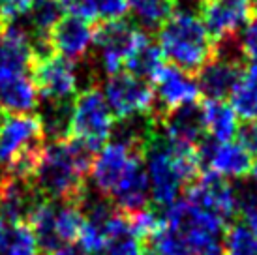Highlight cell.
Listing matches in <instances>:
<instances>
[{
    "instance_id": "6da1fadb",
    "label": "cell",
    "mask_w": 257,
    "mask_h": 255,
    "mask_svg": "<svg viewBox=\"0 0 257 255\" xmlns=\"http://www.w3.org/2000/svg\"><path fill=\"white\" fill-rule=\"evenodd\" d=\"M143 163L150 186V199L162 208L177 203L180 191L201 173L197 150L171 147L160 128H156L154 135L145 145Z\"/></svg>"
},
{
    "instance_id": "8fae6325",
    "label": "cell",
    "mask_w": 257,
    "mask_h": 255,
    "mask_svg": "<svg viewBox=\"0 0 257 255\" xmlns=\"http://www.w3.org/2000/svg\"><path fill=\"white\" fill-rule=\"evenodd\" d=\"M158 128L165 141L180 150H197L205 139V116L203 107L195 103L177 107L158 116Z\"/></svg>"
},
{
    "instance_id": "e575fe53",
    "label": "cell",
    "mask_w": 257,
    "mask_h": 255,
    "mask_svg": "<svg viewBox=\"0 0 257 255\" xmlns=\"http://www.w3.org/2000/svg\"><path fill=\"white\" fill-rule=\"evenodd\" d=\"M4 25V12H2V0H0V27Z\"/></svg>"
},
{
    "instance_id": "74e56055",
    "label": "cell",
    "mask_w": 257,
    "mask_h": 255,
    "mask_svg": "<svg viewBox=\"0 0 257 255\" xmlns=\"http://www.w3.org/2000/svg\"><path fill=\"white\" fill-rule=\"evenodd\" d=\"M0 124H2V114H0Z\"/></svg>"
},
{
    "instance_id": "d6986e66",
    "label": "cell",
    "mask_w": 257,
    "mask_h": 255,
    "mask_svg": "<svg viewBox=\"0 0 257 255\" xmlns=\"http://www.w3.org/2000/svg\"><path fill=\"white\" fill-rule=\"evenodd\" d=\"M109 199L113 201V205L120 212L126 214L137 212V210H143V208L149 206L150 186L143 160H139L128 171V175L122 178V182L114 188V191L111 193Z\"/></svg>"
},
{
    "instance_id": "d6a6232c",
    "label": "cell",
    "mask_w": 257,
    "mask_h": 255,
    "mask_svg": "<svg viewBox=\"0 0 257 255\" xmlns=\"http://www.w3.org/2000/svg\"><path fill=\"white\" fill-rule=\"evenodd\" d=\"M47 255H86L81 246H73V244H68V246H62V248L55 249V251H51Z\"/></svg>"
},
{
    "instance_id": "3957f363",
    "label": "cell",
    "mask_w": 257,
    "mask_h": 255,
    "mask_svg": "<svg viewBox=\"0 0 257 255\" xmlns=\"http://www.w3.org/2000/svg\"><path fill=\"white\" fill-rule=\"evenodd\" d=\"M85 173L73 162L68 143L53 141L45 143L30 182L43 199L51 201H79L85 191Z\"/></svg>"
},
{
    "instance_id": "484cf974",
    "label": "cell",
    "mask_w": 257,
    "mask_h": 255,
    "mask_svg": "<svg viewBox=\"0 0 257 255\" xmlns=\"http://www.w3.org/2000/svg\"><path fill=\"white\" fill-rule=\"evenodd\" d=\"M0 255H40L36 234L29 223H6L0 234Z\"/></svg>"
},
{
    "instance_id": "4316f807",
    "label": "cell",
    "mask_w": 257,
    "mask_h": 255,
    "mask_svg": "<svg viewBox=\"0 0 257 255\" xmlns=\"http://www.w3.org/2000/svg\"><path fill=\"white\" fill-rule=\"evenodd\" d=\"M223 248L227 255H257V238L244 223L236 221L225 229Z\"/></svg>"
},
{
    "instance_id": "ffe728a7",
    "label": "cell",
    "mask_w": 257,
    "mask_h": 255,
    "mask_svg": "<svg viewBox=\"0 0 257 255\" xmlns=\"http://www.w3.org/2000/svg\"><path fill=\"white\" fill-rule=\"evenodd\" d=\"M38 103V120L42 126V134L47 143L66 141L70 137L72 126V103L70 101H55V99H40Z\"/></svg>"
},
{
    "instance_id": "e0dca14e",
    "label": "cell",
    "mask_w": 257,
    "mask_h": 255,
    "mask_svg": "<svg viewBox=\"0 0 257 255\" xmlns=\"http://www.w3.org/2000/svg\"><path fill=\"white\" fill-rule=\"evenodd\" d=\"M34 66V53L29 36L15 21H6L0 27V77L29 73Z\"/></svg>"
},
{
    "instance_id": "8d00e7d4",
    "label": "cell",
    "mask_w": 257,
    "mask_h": 255,
    "mask_svg": "<svg viewBox=\"0 0 257 255\" xmlns=\"http://www.w3.org/2000/svg\"><path fill=\"white\" fill-rule=\"evenodd\" d=\"M143 255H156V253H154V251H150V249L147 248V249H145V253H143Z\"/></svg>"
},
{
    "instance_id": "9a60e30c",
    "label": "cell",
    "mask_w": 257,
    "mask_h": 255,
    "mask_svg": "<svg viewBox=\"0 0 257 255\" xmlns=\"http://www.w3.org/2000/svg\"><path fill=\"white\" fill-rule=\"evenodd\" d=\"M34 184L27 178L2 175L0 180V218L6 223H27L42 201Z\"/></svg>"
},
{
    "instance_id": "836d02e7",
    "label": "cell",
    "mask_w": 257,
    "mask_h": 255,
    "mask_svg": "<svg viewBox=\"0 0 257 255\" xmlns=\"http://www.w3.org/2000/svg\"><path fill=\"white\" fill-rule=\"evenodd\" d=\"M250 175H251V180H253V184L257 186V160L251 163V169H250Z\"/></svg>"
},
{
    "instance_id": "f546056e",
    "label": "cell",
    "mask_w": 257,
    "mask_h": 255,
    "mask_svg": "<svg viewBox=\"0 0 257 255\" xmlns=\"http://www.w3.org/2000/svg\"><path fill=\"white\" fill-rule=\"evenodd\" d=\"M240 42V49L246 58H250L251 62L257 64V15L248 23V29L244 30Z\"/></svg>"
},
{
    "instance_id": "9c48e42d",
    "label": "cell",
    "mask_w": 257,
    "mask_h": 255,
    "mask_svg": "<svg viewBox=\"0 0 257 255\" xmlns=\"http://www.w3.org/2000/svg\"><path fill=\"white\" fill-rule=\"evenodd\" d=\"M32 81L38 88L40 99L70 101L77 96L79 77L77 62L68 60L60 55L36 60L32 66Z\"/></svg>"
},
{
    "instance_id": "603a6c76",
    "label": "cell",
    "mask_w": 257,
    "mask_h": 255,
    "mask_svg": "<svg viewBox=\"0 0 257 255\" xmlns=\"http://www.w3.org/2000/svg\"><path fill=\"white\" fill-rule=\"evenodd\" d=\"M128 12L143 32H152L177 12V0H128Z\"/></svg>"
},
{
    "instance_id": "30bf717a",
    "label": "cell",
    "mask_w": 257,
    "mask_h": 255,
    "mask_svg": "<svg viewBox=\"0 0 257 255\" xmlns=\"http://www.w3.org/2000/svg\"><path fill=\"white\" fill-rule=\"evenodd\" d=\"M139 160H143L141 150L130 149L116 141H109L107 145H103L94 158L92 169H90L96 191L105 197H111L114 188L120 184L122 178L128 175V171Z\"/></svg>"
},
{
    "instance_id": "7c38bea8",
    "label": "cell",
    "mask_w": 257,
    "mask_h": 255,
    "mask_svg": "<svg viewBox=\"0 0 257 255\" xmlns=\"http://www.w3.org/2000/svg\"><path fill=\"white\" fill-rule=\"evenodd\" d=\"M253 0H207L201 6V21L216 42L236 38L251 21Z\"/></svg>"
},
{
    "instance_id": "2e32d148",
    "label": "cell",
    "mask_w": 257,
    "mask_h": 255,
    "mask_svg": "<svg viewBox=\"0 0 257 255\" xmlns=\"http://www.w3.org/2000/svg\"><path fill=\"white\" fill-rule=\"evenodd\" d=\"M51 43L57 55L79 62L88 57V51L94 45L92 23L66 14L51 30Z\"/></svg>"
},
{
    "instance_id": "d590c367",
    "label": "cell",
    "mask_w": 257,
    "mask_h": 255,
    "mask_svg": "<svg viewBox=\"0 0 257 255\" xmlns=\"http://www.w3.org/2000/svg\"><path fill=\"white\" fill-rule=\"evenodd\" d=\"M4 227H6V221L0 218V234H2V231H4Z\"/></svg>"
},
{
    "instance_id": "ba28073f",
    "label": "cell",
    "mask_w": 257,
    "mask_h": 255,
    "mask_svg": "<svg viewBox=\"0 0 257 255\" xmlns=\"http://www.w3.org/2000/svg\"><path fill=\"white\" fill-rule=\"evenodd\" d=\"M186 199L216 216L227 227L231 225L229 221L238 214L233 184H229L227 178L218 177L210 171H201L197 178H193L188 184Z\"/></svg>"
},
{
    "instance_id": "ac0fdd59",
    "label": "cell",
    "mask_w": 257,
    "mask_h": 255,
    "mask_svg": "<svg viewBox=\"0 0 257 255\" xmlns=\"http://www.w3.org/2000/svg\"><path fill=\"white\" fill-rule=\"evenodd\" d=\"M40 94L29 73L0 77V111L6 114H30L38 109Z\"/></svg>"
},
{
    "instance_id": "52a82bcc",
    "label": "cell",
    "mask_w": 257,
    "mask_h": 255,
    "mask_svg": "<svg viewBox=\"0 0 257 255\" xmlns=\"http://www.w3.org/2000/svg\"><path fill=\"white\" fill-rule=\"evenodd\" d=\"M101 92L116 120L136 114H156V96L152 85L134 77L128 71L109 75Z\"/></svg>"
},
{
    "instance_id": "1f68e13d",
    "label": "cell",
    "mask_w": 257,
    "mask_h": 255,
    "mask_svg": "<svg viewBox=\"0 0 257 255\" xmlns=\"http://www.w3.org/2000/svg\"><path fill=\"white\" fill-rule=\"evenodd\" d=\"M242 218H244V225L248 227L251 233H253V236L257 238V205H253L248 210H244Z\"/></svg>"
},
{
    "instance_id": "7402d4cb",
    "label": "cell",
    "mask_w": 257,
    "mask_h": 255,
    "mask_svg": "<svg viewBox=\"0 0 257 255\" xmlns=\"http://www.w3.org/2000/svg\"><path fill=\"white\" fill-rule=\"evenodd\" d=\"M162 66H164L162 51L158 45L150 42L149 34H145V38L137 43V47L132 51V55L124 62V68L128 73H132L134 77L143 79L147 83L154 81L158 71L162 70Z\"/></svg>"
},
{
    "instance_id": "7a4b0ae2",
    "label": "cell",
    "mask_w": 257,
    "mask_h": 255,
    "mask_svg": "<svg viewBox=\"0 0 257 255\" xmlns=\"http://www.w3.org/2000/svg\"><path fill=\"white\" fill-rule=\"evenodd\" d=\"M214 40L201 17L179 10L158 29V47L171 66L188 73H197L214 55Z\"/></svg>"
},
{
    "instance_id": "4dcf8cb0",
    "label": "cell",
    "mask_w": 257,
    "mask_h": 255,
    "mask_svg": "<svg viewBox=\"0 0 257 255\" xmlns=\"http://www.w3.org/2000/svg\"><path fill=\"white\" fill-rule=\"evenodd\" d=\"M238 145L250 152V156H257V118L255 120H246L236 132Z\"/></svg>"
},
{
    "instance_id": "44dd1931",
    "label": "cell",
    "mask_w": 257,
    "mask_h": 255,
    "mask_svg": "<svg viewBox=\"0 0 257 255\" xmlns=\"http://www.w3.org/2000/svg\"><path fill=\"white\" fill-rule=\"evenodd\" d=\"M201 107L205 116V130L210 135V139L216 143L233 141L238 132L236 113L233 111V107L223 99H207Z\"/></svg>"
},
{
    "instance_id": "8992f818",
    "label": "cell",
    "mask_w": 257,
    "mask_h": 255,
    "mask_svg": "<svg viewBox=\"0 0 257 255\" xmlns=\"http://www.w3.org/2000/svg\"><path fill=\"white\" fill-rule=\"evenodd\" d=\"M147 32L137 30L126 19H109L94 27V45L98 51V62L105 75L122 71L126 58L145 38Z\"/></svg>"
},
{
    "instance_id": "5b68a950",
    "label": "cell",
    "mask_w": 257,
    "mask_h": 255,
    "mask_svg": "<svg viewBox=\"0 0 257 255\" xmlns=\"http://www.w3.org/2000/svg\"><path fill=\"white\" fill-rule=\"evenodd\" d=\"M113 124L114 116L98 85L83 88L73 98L70 137L83 139L100 152L101 147L111 139Z\"/></svg>"
},
{
    "instance_id": "277c9868",
    "label": "cell",
    "mask_w": 257,
    "mask_h": 255,
    "mask_svg": "<svg viewBox=\"0 0 257 255\" xmlns=\"http://www.w3.org/2000/svg\"><path fill=\"white\" fill-rule=\"evenodd\" d=\"M162 220L167 227H173L182 234L192 255L221 253L227 225L210 212L190 203L188 199L177 201L164 208Z\"/></svg>"
},
{
    "instance_id": "83f0119b",
    "label": "cell",
    "mask_w": 257,
    "mask_h": 255,
    "mask_svg": "<svg viewBox=\"0 0 257 255\" xmlns=\"http://www.w3.org/2000/svg\"><path fill=\"white\" fill-rule=\"evenodd\" d=\"M147 248L150 251H154L156 255H192L186 240L182 238V234L179 231H175L173 227H167L165 223L150 238Z\"/></svg>"
},
{
    "instance_id": "f35d334b",
    "label": "cell",
    "mask_w": 257,
    "mask_h": 255,
    "mask_svg": "<svg viewBox=\"0 0 257 255\" xmlns=\"http://www.w3.org/2000/svg\"><path fill=\"white\" fill-rule=\"evenodd\" d=\"M201 2H207V0H201Z\"/></svg>"
},
{
    "instance_id": "f1b7e54d",
    "label": "cell",
    "mask_w": 257,
    "mask_h": 255,
    "mask_svg": "<svg viewBox=\"0 0 257 255\" xmlns=\"http://www.w3.org/2000/svg\"><path fill=\"white\" fill-rule=\"evenodd\" d=\"M147 246L143 240H139L132 229H126L122 233L109 238L107 246L103 249V255H143Z\"/></svg>"
},
{
    "instance_id": "5bb4252c",
    "label": "cell",
    "mask_w": 257,
    "mask_h": 255,
    "mask_svg": "<svg viewBox=\"0 0 257 255\" xmlns=\"http://www.w3.org/2000/svg\"><path fill=\"white\" fill-rule=\"evenodd\" d=\"M201 171H210L221 178L240 180L251 169L250 152L238 143H216L212 139H203L197 147Z\"/></svg>"
},
{
    "instance_id": "cb8c5ba5",
    "label": "cell",
    "mask_w": 257,
    "mask_h": 255,
    "mask_svg": "<svg viewBox=\"0 0 257 255\" xmlns=\"http://www.w3.org/2000/svg\"><path fill=\"white\" fill-rule=\"evenodd\" d=\"M231 107L244 120L257 118V64L246 66L231 92Z\"/></svg>"
},
{
    "instance_id": "4fadbf2b",
    "label": "cell",
    "mask_w": 257,
    "mask_h": 255,
    "mask_svg": "<svg viewBox=\"0 0 257 255\" xmlns=\"http://www.w3.org/2000/svg\"><path fill=\"white\" fill-rule=\"evenodd\" d=\"M150 85L154 88V96H156L158 116L177 107L195 103L201 96L197 79L192 73L179 70L177 66H171V64H164Z\"/></svg>"
},
{
    "instance_id": "d4e9b609",
    "label": "cell",
    "mask_w": 257,
    "mask_h": 255,
    "mask_svg": "<svg viewBox=\"0 0 257 255\" xmlns=\"http://www.w3.org/2000/svg\"><path fill=\"white\" fill-rule=\"evenodd\" d=\"M85 216L77 201H55V233L62 246L79 240Z\"/></svg>"
},
{
    "instance_id": "ab89813d",
    "label": "cell",
    "mask_w": 257,
    "mask_h": 255,
    "mask_svg": "<svg viewBox=\"0 0 257 255\" xmlns=\"http://www.w3.org/2000/svg\"><path fill=\"white\" fill-rule=\"evenodd\" d=\"M0 180H2V175H0Z\"/></svg>"
}]
</instances>
